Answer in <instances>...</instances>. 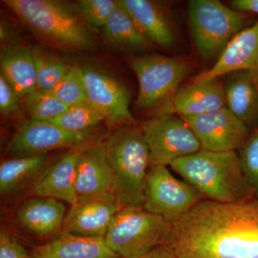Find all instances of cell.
<instances>
[{"label": "cell", "instance_id": "13", "mask_svg": "<svg viewBox=\"0 0 258 258\" xmlns=\"http://www.w3.org/2000/svg\"><path fill=\"white\" fill-rule=\"evenodd\" d=\"M123 208L112 191L78 200L66 215L62 232L104 237L115 215Z\"/></svg>", "mask_w": 258, "mask_h": 258}, {"label": "cell", "instance_id": "3", "mask_svg": "<svg viewBox=\"0 0 258 258\" xmlns=\"http://www.w3.org/2000/svg\"><path fill=\"white\" fill-rule=\"evenodd\" d=\"M112 191L123 207L144 205L149 150L141 128L120 125L104 142Z\"/></svg>", "mask_w": 258, "mask_h": 258}, {"label": "cell", "instance_id": "6", "mask_svg": "<svg viewBox=\"0 0 258 258\" xmlns=\"http://www.w3.org/2000/svg\"><path fill=\"white\" fill-rule=\"evenodd\" d=\"M188 10L195 48L204 60L221 55L232 39L252 25L249 14L217 0H191Z\"/></svg>", "mask_w": 258, "mask_h": 258}, {"label": "cell", "instance_id": "21", "mask_svg": "<svg viewBox=\"0 0 258 258\" xmlns=\"http://www.w3.org/2000/svg\"><path fill=\"white\" fill-rule=\"evenodd\" d=\"M66 217V208L62 202L41 197L25 200L17 212L20 225L40 237L55 233L63 225Z\"/></svg>", "mask_w": 258, "mask_h": 258}, {"label": "cell", "instance_id": "10", "mask_svg": "<svg viewBox=\"0 0 258 258\" xmlns=\"http://www.w3.org/2000/svg\"><path fill=\"white\" fill-rule=\"evenodd\" d=\"M94 132H75L60 128L50 121L25 120L15 132L8 148L15 157L40 155L64 148L80 149L95 143Z\"/></svg>", "mask_w": 258, "mask_h": 258}, {"label": "cell", "instance_id": "28", "mask_svg": "<svg viewBox=\"0 0 258 258\" xmlns=\"http://www.w3.org/2000/svg\"><path fill=\"white\" fill-rule=\"evenodd\" d=\"M50 92L69 106L88 103L81 67H71L62 81Z\"/></svg>", "mask_w": 258, "mask_h": 258}, {"label": "cell", "instance_id": "11", "mask_svg": "<svg viewBox=\"0 0 258 258\" xmlns=\"http://www.w3.org/2000/svg\"><path fill=\"white\" fill-rule=\"evenodd\" d=\"M81 69L88 103L105 115L108 125H134L137 121L129 110L131 93L124 85L98 68Z\"/></svg>", "mask_w": 258, "mask_h": 258}, {"label": "cell", "instance_id": "22", "mask_svg": "<svg viewBox=\"0 0 258 258\" xmlns=\"http://www.w3.org/2000/svg\"><path fill=\"white\" fill-rule=\"evenodd\" d=\"M1 74L19 99L37 88V74L32 50L24 45L3 47L0 53Z\"/></svg>", "mask_w": 258, "mask_h": 258}, {"label": "cell", "instance_id": "2", "mask_svg": "<svg viewBox=\"0 0 258 258\" xmlns=\"http://www.w3.org/2000/svg\"><path fill=\"white\" fill-rule=\"evenodd\" d=\"M170 166L212 201L236 203L255 198L242 174L237 152L201 149L176 159Z\"/></svg>", "mask_w": 258, "mask_h": 258}, {"label": "cell", "instance_id": "18", "mask_svg": "<svg viewBox=\"0 0 258 258\" xmlns=\"http://www.w3.org/2000/svg\"><path fill=\"white\" fill-rule=\"evenodd\" d=\"M30 258H120L104 237H82L61 232L46 243L37 246Z\"/></svg>", "mask_w": 258, "mask_h": 258}, {"label": "cell", "instance_id": "29", "mask_svg": "<svg viewBox=\"0 0 258 258\" xmlns=\"http://www.w3.org/2000/svg\"><path fill=\"white\" fill-rule=\"evenodd\" d=\"M237 154L242 174L254 198L258 199V127L251 131Z\"/></svg>", "mask_w": 258, "mask_h": 258}, {"label": "cell", "instance_id": "14", "mask_svg": "<svg viewBox=\"0 0 258 258\" xmlns=\"http://www.w3.org/2000/svg\"><path fill=\"white\" fill-rule=\"evenodd\" d=\"M226 107L225 86L220 79L192 82L179 87L169 99L154 108L153 116H190L210 113Z\"/></svg>", "mask_w": 258, "mask_h": 258}, {"label": "cell", "instance_id": "9", "mask_svg": "<svg viewBox=\"0 0 258 258\" xmlns=\"http://www.w3.org/2000/svg\"><path fill=\"white\" fill-rule=\"evenodd\" d=\"M202 196L192 185L173 175L166 166H153L148 171L143 206L172 223L200 203Z\"/></svg>", "mask_w": 258, "mask_h": 258}, {"label": "cell", "instance_id": "19", "mask_svg": "<svg viewBox=\"0 0 258 258\" xmlns=\"http://www.w3.org/2000/svg\"><path fill=\"white\" fill-rule=\"evenodd\" d=\"M144 36L153 45L171 48L175 44L174 30L164 10L149 0H118Z\"/></svg>", "mask_w": 258, "mask_h": 258}, {"label": "cell", "instance_id": "27", "mask_svg": "<svg viewBox=\"0 0 258 258\" xmlns=\"http://www.w3.org/2000/svg\"><path fill=\"white\" fill-rule=\"evenodd\" d=\"M24 104L30 118L44 121L57 118L70 107L52 93L37 88L25 97Z\"/></svg>", "mask_w": 258, "mask_h": 258}, {"label": "cell", "instance_id": "25", "mask_svg": "<svg viewBox=\"0 0 258 258\" xmlns=\"http://www.w3.org/2000/svg\"><path fill=\"white\" fill-rule=\"evenodd\" d=\"M37 74V88L52 91L69 73L71 66L60 57L42 46L31 48Z\"/></svg>", "mask_w": 258, "mask_h": 258}, {"label": "cell", "instance_id": "23", "mask_svg": "<svg viewBox=\"0 0 258 258\" xmlns=\"http://www.w3.org/2000/svg\"><path fill=\"white\" fill-rule=\"evenodd\" d=\"M102 33L105 40L118 50L142 52L153 47L152 42L144 36L133 18L118 2L116 8L102 28Z\"/></svg>", "mask_w": 258, "mask_h": 258}, {"label": "cell", "instance_id": "8", "mask_svg": "<svg viewBox=\"0 0 258 258\" xmlns=\"http://www.w3.org/2000/svg\"><path fill=\"white\" fill-rule=\"evenodd\" d=\"M149 150V166H170L176 159L201 150V144L181 117L153 116L140 123Z\"/></svg>", "mask_w": 258, "mask_h": 258}, {"label": "cell", "instance_id": "4", "mask_svg": "<svg viewBox=\"0 0 258 258\" xmlns=\"http://www.w3.org/2000/svg\"><path fill=\"white\" fill-rule=\"evenodd\" d=\"M4 3L37 35L57 46L89 50L94 45L77 5L57 0H5Z\"/></svg>", "mask_w": 258, "mask_h": 258}, {"label": "cell", "instance_id": "34", "mask_svg": "<svg viewBox=\"0 0 258 258\" xmlns=\"http://www.w3.org/2000/svg\"><path fill=\"white\" fill-rule=\"evenodd\" d=\"M123 258V257H120ZM132 258H177L173 252L172 249L166 245L159 246V247H156L150 252H147V253L142 254V255L138 256V257H132Z\"/></svg>", "mask_w": 258, "mask_h": 258}, {"label": "cell", "instance_id": "16", "mask_svg": "<svg viewBox=\"0 0 258 258\" xmlns=\"http://www.w3.org/2000/svg\"><path fill=\"white\" fill-rule=\"evenodd\" d=\"M112 191L111 168L103 142L79 149L76 170L78 200Z\"/></svg>", "mask_w": 258, "mask_h": 258}, {"label": "cell", "instance_id": "31", "mask_svg": "<svg viewBox=\"0 0 258 258\" xmlns=\"http://www.w3.org/2000/svg\"><path fill=\"white\" fill-rule=\"evenodd\" d=\"M0 258H30V254L13 236L5 231L0 232Z\"/></svg>", "mask_w": 258, "mask_h": 258}, {"label": "cell", "instance_id": "33", "mask_svg": "<svg viewBox=\"0 0 258 258\" xmlns=\"http://www.w3.org/2000/svg\"><path fill=\"white\" fill-rule=\"evenodd\" d=\"M231 8L240 13L258 15V0H234Z\"/></svg>", "mask_w": 258, "mask_h": 258}, {"label": "cell", "instance_id": "17", "mask_svg": "<svg viewBox=\"0 0 258 258\" xmlns=\"http://www.w3.org/2000/svg\"><path fill=\"white\" fill-rule=\"evenodd\" d=\"M79 149H73L48 165L32 185L36 197L50 198L74 205L77 203L76 170Z\"/></svg>", "mask_w": 258, "mask_h": 258}, {"label": "cell", "instance_id": "12", "mask_svg": "<svg viewBox=\"0 0 258 258\" xmlns=\"http://www.w3.org/2000/svg\"><path fill=\"white\" fill-rule=\"evenodd\" d=\"M181 118L198 137L202 149L212 152H237L245 143L251 132L227 107Z\"/></svg>", "mask_w": 258, "mask_h": 258}, {"label": "cell", "instance_id": "24", "mask_svg": "<svg viewBox=\"0 0 258 258\" xmlns=\"http://www.w3.org/2000/svg\"><path fill=\"white\" fill-rule=\"evenodd\" d=\"M46 154L16 157L0 165V194L6 196L35 182L48 166Z\"/></svg>", "mask_w": 258, "mask_h": 258}, {"label": "cell", "instance_id": "26", "mask_svg": "<svg viewBox=\"0 0 258 258\" xmlns=\"http://www.w3.org/2000/svg\"><path fill=\"white\" fill-rule=\"evenodd\" d=\"M103 121H106L105 115L89 103L70 106L67 111L50 120L60 128L75 132L91 130Z\"/></svg>", "mask_w": 258, "mask_h": 258}, {"label": "cell", "instance_id": "32", "mask_svg": "<svg viewBox=\"0 0 258 258\" xmlns=\"http://www.w3.org/2000/svg\"><path fill=\"white\" fill-rule=\"evenodd\" d=\"M18 100L9 83L0 74V109L2 113L9 115L18 111Z\"/></svg>", "mask_w": 258, "mask_h": 258}, {"label": "cell", "instance_id": "5", "mask_svg": "<svg viewBox=\"0 0 258 258\" xmlns=\"http://www.w3.org/2000/svg\"><path fill=\"white\" fill-rule=\"evenodd\" d=\"M171 231V222L143 205L125 206L113 217L105 240L120 257L132 258L167 244Z\"/></svg>", "mask_w": 258, "mask_h": 258}, {"label": "cell", "instance_id": "30", "mask_svg": "<svg viewBox=\"0 0 258 258\" xmlns=\"http://www.w3.org/2000/svg\"><path fill=\"white\" fill-rule=\"evenodd\" d=\"M76 5L88 26L102 29L116 8L118 2L113 0H80Z\"/></svg>", "mask_w": 258, "mask_h": 258}, {"label": "cell", "instance_id": "7", "mask_svg": "<svg viewBox=\"0 0 258 258\" xmlns=\"http://www.w3.org/2000/svg\"><path fill=\"white\" fill-rule=\"evenodd\" d=\"M129 64L139 80V110L155 108L169 99L191 71L188 61L159 54L136 56Z\"/></svg>", "mask_w": 258, "mask_h": 258}, {"label": "cell", "instance_id": "1", "mask_svg": "<svg viewBox=\"0 0 258 258\" xmlns=\"http://www.w3.org/2000/svg\"><path fill=\"white\" fill-rule=\"evenodd\" d=\"M166 245L177 258H258V199L201 200L172 222Z\"/></svg>", "mask_w": 258, "mask_h": 258}, {"label": "cell", "instance_id": "15", "mask_svg": "<svg viewBox=\"0 0 258 258\" xmlns=\"http://www.w3.org/2000/svg\"><path fill=\"white\" fill-rule=\"evenodd\" d=\"M237 71H247L258 86V20L229 43L213 67L195 76L192 82L220 79Z\"/></svg>", "mask_w": 258, "mask_h": 258}, {"label": "cell", "instance_id": "20", "mask_svg": "<svg viewBox=\"0 0 258 258\" xmlns=\"http://www.w3.org/2000/svg\"><path fill=\"white\" fill-rule=\"evenodd\" d=\"M225 86L226 107L250 131L258 127V86L247 71L227 75Z\"/></svg>", "mask_w": 258, "mask_h": 258}]
</instances>
